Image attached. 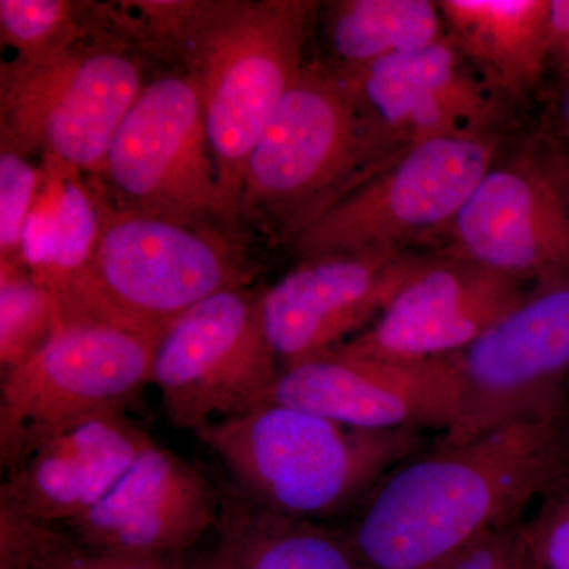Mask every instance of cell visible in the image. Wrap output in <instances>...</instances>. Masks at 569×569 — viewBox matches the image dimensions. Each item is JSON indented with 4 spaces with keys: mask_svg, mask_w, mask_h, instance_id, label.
Segmentation results:
<instances>
[{
    "mask_svg": "<svg viewBox=\"0 0 569 569\" xmlns=\"http://www.w3.org/2000/svg\"><path fill=\"white\" fill-rule=\"evenodd\" d=\"M153 440L127 415L59 430L3 473L0 511L63 527L96 508Z\"/></svg>",
    "mask_w": 569,
    "mask_h": 569,
    "instance_id": "cell-18",
    "label": "cell"
},
{
    "mask_svg": "<svg viewBox=\"0 0 569 569\" xmlns=\"http://www.w3.org/2000/svg\"><path fill=\"white\" fill-rule=\"evenodd\" d=\"M194 436L254 507L320 523L358 508L422 447L418 430L356 429L274 402L212 422Z\"/></svg>",
    "mask_w": 569,
    "mask_h": 569,
    "instance_id": "cell-3",
    "label": "cell"
},
{
    "mask_svg": "<svg viewBox=\"0 0 569 569\" xmlns=\"http://www.w3.org/2000/svg\"><path fill=\"white\" fill-rule=\"evenodd\" d=\"M449 228L451 253L519 282L568 277V148L539 142L496 159Z\"/></svg>",
    "mask_w": 569,
    "mask_h": 569,
    "instance_id": "cell-12",
    "label": "cell"
},
{
    "mask_svg": "<svg viewBox=\"0 0 569 569\" xmlns=\"http://www.w3.org/2000/svg\"><path fill=\"white\" fill-rule=\"evenodd\" d=\"M61 328V310L54 296L33 279L21 261L0 260L2 376L28 361Z\"/></svg>",
    "mask_w": 569,
    "mask_h": 569,
    "instance_id": "cell-24",
    "label": "cell"
},
{
    "mask_svg": "<svg viewBox=\"0 0 569 569\" xmlns=\"http://www.w3.org/2000/svg\"><path fill=\"white\" fill-rule=\"evenodd\" d=\"M527 552L523 520L505 527L437 569H508Z\"/></svg>",
    "mask_w": 569,
    "mask_h": 569,
    "instance_id": "cell-28",
    "label": "cell"
},
{
    "mask_svg": "<svg viewBox=\"0 0 569 569\" xmlns=\"http://www.w3.org/2000/svg\"><path fill=\"white\" fill-rule=\"evenodd\" d=\"M493 162L488 134L418 142L310 220L296 234V252L309 260L406 250L419 236L451 227Z\"/></svg>",
    "mask_w": 569,
    "mask_h": 569,
    "instance_id": "cell-6",
    "label": "cell"
},
{
    "mask_svg": "<svg viewBox=\"0 0 569 569\" xmlns=\"http://www.w3.org/2000/svg\"><path fill=\"white\" fill-rule=\"evenodd\" d=\"M342 77L383 144L485 134L496 114L492 89L449 39Z\"/></svg>",
    "mask_w": 569,
    "mask_h": 569,
    "instance_id": "cell-17",
    "label": "cell"
},
{
    "mask_svg": "<svg viewBox=\"0 0 569 569\" xmlns=\"http://www.w3.org/2000/svg\"><path fill=\"white\" fill-rule=\"evenodd\" d=\"M77 7L66 0H0L2 41L26 63L54 61L80 37Z\"/></svg>",
    "mask_w": 569,
    "mask_h": 569,
    "instance_id": "cell-25",
    "label": "cell"
},
{
    "mask_svg": "<svg viewBox=\"0 0 569 569\" xmlns=\"http://www.w3.org/2000/svg\"><path fill=\"white\" fill-rule=\"evenodd\" d=\"M530 287L459 254L426 258L377 320L335 350L395 361L451 358L518 305Z\"/></svg>",
    "mask_w": 569,
    "mask_h": 569,
    "instance_id": "cell-15",
    "label": "cell"
},
{
    "mask_svg": "<svg viewBox=\"0 0 569 569\" xmlns=\"http://www.w3.org/2000/svg\"><path fill=\"white\" fill-rule=\"evenodd\" d=\"M140 63L118 50L2 66V146L99 179L119 126L142 91Z\"/></svg>",
    "mask_w": 569,
    "mask_h": 569,
    "instance_id": "cell-9",
    "label": "cell"
},
{
    "mask_svg": "<svg viewBox=\"0 0 569 569\" xmlns=\"http://www.w3.org/2000/svg\"><path fill=\"white\" fill-rule=\"evenodd\" d=\"M212 569H367L342 530L223 498Z\"/></svg>",
    "mask_w": 569,
    "mask_h": 569,
    "instance_id": "cell-21",
    "label": "cell"
},
{
    "mask_svg": "<svg viewBox=\"0 0 569 569\" xmlns=\"http://www.w3.org/2000/svg\"><path fill=\"white\" fill-rule=\"evenodd\" d=\"M559 121L565 137L569 141V74H567V82H565L563 92H561L559 104Z\"/></svg>",
    "mask_w": 569,
    "mask_h": 569,
    "instance_id": "cell-30",
    "label": "cell"
},
{
    "mask_svg": "<svg viewBox=\"0 0 569 569\" xmlns=\"http://www.w3.org/2000/svg\"><path fill=\"white\" fill-rule=\"evenodd\" d=\"M451 361L459 418L438 443H463L523 419L569 417V276L531 284Z\"/></svg>",
    "mask_w": 569,
    "mask_h": 569,
    "instance_id": "cell-8",
    "label": "cell"
},
{
    "mask_svg": "<svg viewBox=\"0 0 569 569\" xmlns=\"http://www.w3.org/2000/svg\"><path fill=\"white\" fill-rule=\"evenodd\" d=\"M523 531L535 569H569V479L542 498Z\"/></svg>",
    "mask_w": 569,
    "mask_h": 569,
    "instance_id": "cell-27",
    "label": "cell"
},
{
    "mask_svg": "<svg viewBox=\"0 0 569 569\" xmlns=\"http://www.w3.org/2000/svg\"><path fill=\"white\" fill-rule=\"evenodd\" d=\"M260 295L244 284L187 310L160 340L152 383L178 429L197 430L263 402L280 376Z\"/></svg>",
    "mask_w": 569,
    "mask_h": 569,
    "instance_id": "cell-10",
    "label": "cell"
},
{
    "mask_svg": "<svg viewBox=\"0 0 569 569\" xmlns=\"http://www.w3.org/2000/svg\"><path fill=\"white\" fill-rule=\"evenodd\" d=\"M426 258L407 250L309 258L260 296L280 370L340 346L369 328Z\"/></svg>",
    "mask_w": 569,
    "mask_h": 569,
    "instance_id": "cell-14",
    "label": "cell"
},
{
    "mask_svg": "<svg viewBox=\"0 0 569 569\" xmlns=\"http://www.w3.org/2000/svg\"><path fill=\"white\" fill-rule=\"evenodd\" d=\"M381 146L342 73L306 63L247 160L241 219L298 234Z\"/></svg>",
    "mask_w": 569,
    "mask_h": 569,
    "instance_id": "cell-4",
    "label": "cell"
},
{
    "mask_svg": "<svg viewBox=\"0 0 569 569\" xmlns=\"http://www.w3.org/2000/svg\"><path fill=\"white\" fill-rule=\"evenodd\" d=\"M263 402L380 432L440 429L447 433L460 410L458 372L451 358L395 361L339 350L280 370Z\"/></svg>",
    "mask_w": 569,
    "mask_h": 569,
    "instance_id": "cell-13",
    "label": "cell"
},
{
    "mask_svg": "<svg viewBox=\"0 0 569 569\" xmlns=\"http://www.w3.org/2000/svg\"><path fill=\"white\" fill-rule=\"evenodd\" d=\"M0 569H212L211 557L140 559L93 552L58 527L0 511Z\"/></svg>",
    "mask_w": 569,
    "mask_h": 569,
    "instance_id": "cell-23",
    "label": "cell"
},
{
    "mask_svg": "<svg viewBox=\"0 0 569 569\" xmlns=\"http://www.w3.org/2000/svg\"><path fill=\"white\" fill-rule=\"evenodd\" d=\"M222 505L200 468L153 443L96 508L58 529L93 552L140 559L187 556L217 529Z\"/></svg>",
    "mask_w": 569,
    "mask_h": 569,
    "instance_id": "cell-16",
    "label": "cell"
},
{
    "mask_svg": "<svg viewBox=\"0 0 569 569\" xmlns=\"http://www.w3.org/2000/svg\"><path fill=\"white\" fill-rule=\"evenodd\" d=\"M163 336L108 323L63 325L0 387V463L18 466L59 430L102 415H126Z\"/></svg>",
    "mask_w": 569,
    "mask_h": 569,
    "instance_id": "cell-5",
    "label": "cell"
},
{
    "mask_svg": "<svg viewBox=\"0 0 569 569\" xmlns=\"http://www.w3.org/2000/svg\"><path fill=\"white\" fill-rule=\"evenodd\" d=\"M99 181L118 208L190 227L219 224V190L203 108L183 74L144 86L119 126Z\"/></svg>",
    "mask_w": 569,
    "mask_h": 569,
    "instance_id": "cell-11",
    "label": "cell"
},
{
    "mask_svg": "<svg viewBox=\"0 0 569 569\" xmlns=\"http://www.w3.org/2000/svg\"><path fill=\"white\" fill-rule=\"evenodd\" d=\"M569 479V417L438 443L389 471L343 531L367 569H437Z\"/></svg>",
    "mask_w": 569,
    "mask_h": 569,
    "instance_id": "cell-1",
    "label": "cell"
},
{
    "mask_svg": "<svg viewBox=\"0 0 569 569\" xmlns=\"http://www.w3.org/2000/svg\"><path fill=\"white\" fill-rule=\"evenodd\" d=\"M549 50L550 59L569 74V0H550Z\"/></svg>",
    "mask_w": 569,
    "mask_h": 569,
    "instance_id": "cell-29",
    "label": "cell"
},
{
    "mask_svg": "<svg viewBox=\"0 0 569 569\" xmlns=\"http://www.w3.org/2000/svg\"><path fill=\"white\" fill-rule=\"evenodd\" d=\"M99 228L97 189L84 182L81 171L44 157L39 192L22 230L20 260L54 296L62 326H123L93 287L91 261Z\"/></svg>",
    "mask_w": 569,
    "mask_h": 569,
    "instance_id": "cell-19",
    "label": "cell"
},
{
    "mask_svg": "<svg viewBox=\"0 0 569 569\" xmlns=\"http://www.w3.org/2000/svg\"><path fill=\"white\" fill-rule=\"evenodd\" d=\"M531 569H535V568H533V563H531Z\"/></svg>",
    "mask_w": 569,
    "mask_h": 569,
    "instance_id": "cell-32",
    "label": "cell"
},
{
    "mask_svg": "<svg viewBox=\"0 0 569 569\" xmlns=\"http://www.w3.org/2000/svg\"><path fill=\"white\" fill-rule=\"evenodd\" d=\"M93 287L121 323L164 336L187 310L246 282L244 264L212 228L114 208L100 192Z\"/></svg>",
    "mask_w": 569,
    "mask_h": 569,
    "instance_id": "cell-7",
    "label": "cell"
},
{
    "mask_svg": "<svg viewBox=\"0 0 569 569\" xmlns=\"http://www.w3.org/2000/svg\"><path fill=\"white\" fill-rule=\"evenodd\" d=\"M508 569H531L529 548H527V552L523 553L520 559L516 560Z\"/></svg>",
    "mask_w": 569,
    "mask_h": 569,
    "instance_id": "cell-31",
    "label": "cell"
},
{
    "mask_svg": "<svg viewBox=\"0 0 569 569\" xmlns=\"http://www.w3.org/2000/svg\"><path fill=\"white\" fill-rule=\"evenodd\" d=\"M41 167L14 149H0V260L21 261V238L36 201Z\"/></svg>",
    "mask_w": 569,
    "mask_h": 569,
    "instance_id": "cell-26",
    "label": "cell"
},
{
    "mask_svg": "<svg viewBox=\"0 0 569 569\" xmlns=\"http://www.w3.org/2000/svg\"><path fill=\"white\" fill-rule=\"evenodd\" d=\"M173 44L203 108L216 168L219 224L241 222L247 160L277 104L306 66L307 22L317 3L296 0L133 2Z\"/></svg>",
    "mask_w": 569,
    "mask_h": 569,
    "instance_id": "cell-2",
    "label": "cell"
},
{
    "mask_svg": "<svg viewBox=\"0 0 569 569\" xmlns=\"http://www.w3.org/2000/svg\"><path fill=\"white\" fill-rule=\"evenodd\" d=\"M440 6L429 0H343L328 13L332 51L346 70L443 40Z\"/></svg>",
    "mask_w": 569,
    "mask_h": 569,
    "instance_id": "cell-22",
    "label": "cell"
},
{
    "mask_svg": "<svg viewBox=\"0 0 569 569\" xmlns=\"http://www.w3.org/2000/svg\"><path fill=\"white\" fill-rule=\"evenodd\" d=\"M449 40L492 91L523 96L550 59V0H445Z\"/></svg>",
    "mask_w": 569,
    "mask_h": 569,
    "instance_id": "cell-20",
    "label": "cell"
}]
</instances>
